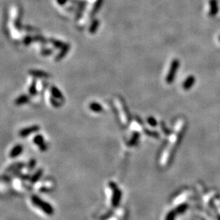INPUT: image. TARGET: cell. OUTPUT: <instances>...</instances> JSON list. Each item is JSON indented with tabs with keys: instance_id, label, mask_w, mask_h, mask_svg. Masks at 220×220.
Wrapping results in <instances>:
<instances>
[{
	"instance_id": "6da1fadb",
	"label": "cell",
	"mask_w": 220,
	"mask_h": 220,
	"mask_svg": "<svg viewBox=\"0 0 220 220\" xmlns=\"http://www.w3.org/2000/svg\"><path fill=\"white\" fill-rule=\"evenodd\" d=\"M32 202L35 205V207H38L44 212L45 214H47L49 216H52V214L55 213V210L52 207V206L47 202L44 201V200L41 199L37 195H33L31 197Z\"/></svg>"
},
{
	"instance_id": "ac0fdd59",
	"label": "cell",
	"mask_w": 220,
	"mask_h": 220,
	"mask_svg": "<svg viewBox=\"0 0 220 220\" xmlns=\"http://www.w3.org/2000/svg\"><path fill=\"white\" fill-rule=\"evenodd\" d=\"M219 41H220V37H219Z\"/></svg>"
},
{
	"instance_id": "e0dca14e",
	"label": "cell",
	"mask_w": 220,
	"mask_h": 220,
	"mask_svg": "<svg viewBox=\"0 0 220 220\" xmlns=\"http://www.w3.org/2000/svg\"><path fill=\"white\" fill-rule=\"evenodd\" d=\"M186 207H187V205H181V206H179V208H178V209H180V210H178V211H179V212H182L185 210Z\"/></svg>"
},
{
	"instance_id": "4fadbf2b",
	"label": "cell",
	"mask_w": 220,
	"mask_h": 220,
	"mask_svg": "<svg viewBox=\"0 0 220 220\" xmlns=\"http://www.w3.org/2000/svg\"><path fill=\"white\" fill-rule=\"evenodd\" d=\"M90 109L94 112H100L102 110V106L97 103H93L90 105Z\"/></svg>"
},
{
	"instance_id": "30bf717a",
	"label": "cell",
	"mask_w": 220,
	"mask_h": 220,
	"mask_svg": "<svg viewBox=\"0 0 220 220\" xmlns=\"http://www.w3.org/2000/svg\"><path fill=\"white\" fill-rule=\"evenodd\" d=\"M114 192V195L113 197V205L114 206H117V205H118L119 202H120L121 193L120 191L117 190V188L115 189Z\"/></svg>"
},
{
	"instance_id": "ba28073f",
	"label": "cell",
	"mask_w": 220,
	"mask_h": 220,
	"mask_svg": "<svg viewBox=\"0 0 220 220\" xmlns=\"http://www.w3.org/2000/svg\"><path fill=\"white\" fill-rule=\"evenodd\" d=\"M194 81H195V79H194V76H189L187 80L184 82V84H183L184 88L186 90L190 88L193 86V84H194Z\"/></svg>"
},
{
	"instance_id": "3957f363",
	"label": "cell",
	"mask_w": 220,
	"mask_h": 220,
	"mask_svg": "<svg viewBox=\"0 0 220 220\" xmlns=\"http://www.w3.org/2000/svg\"><path fill=\"white\" fill-rule=\"evenodd\" d=\"M179 61H178V60L175 59V60L173 61L172 64V65H171L170 70H169L168 75H167V83H171L173 81V79H174V76H175L176 72V71H177L178 67H179Z\"/></svg>"
},
{
	"instance_id": "9a60e30c",
	"label": "cell",
	"mask_w": 220,
	"mask_h": 220,
	"mask_svg": "<svg viewBox=\"0 0 220 220\" xmlns=\"http://www.w3.org/2000/svg\"><path fill=\"white\" fill-rule=\"evenodd\" d=\"M148 122H149V123L152 126H155L157 125V121L155 120V119L153 118H149V119H148Z\"/></svg>"
},
{
	"instance_id": "277c9868",
	"label": "cell",
	"mask_w": 220,
	"mask_h": 220,
	"mask_svg": "<svg viewBox=\"0 0 220 220\" xmlns=\"http://www.w3.org/2000/svg\"><path fill=\"white\" fill-rule=\"evenodd\" d=\"M23 150H24V147H23L22 145H20V144L16 145L11 150L10 157L11 158H17V157L20 155L21 153H22Z\"/></svg>"
},
{
	"instance_id": "5b68a950",
	"label": "cell",
	"mask_w": 220,
	"mask_h": 220,
	"mask_svg": "<svg viewBox=\"0 0 220 220\" xmlns=\"http://www.w3.org/2000/svg\"><path fill=\"white\" fill-rule=\"evenodd\" d=\"M218 12V3L217 0H210V12L211 17L215 16Z\"/></svg>"
},
{
	"instance_id": "8fae6325",
	"label": "cell",
	"mask_w": 220,
	"mask_h": 220,
	"mask_svg": "<svg viewBox=\"0 0 220 220\" xmlns=\"http://www.w3.org/2000/svg\"><path fill=\"white\" fill-rule=\"evenodd\" d=\"M28 101H29L28 96L23 95H21V96L19 97V98L16 100L15 103L17 104V105H22V104L26 103H27Z\"/></svg>"
},
{
	"instance_id": "2e32d148",
	"label": "cell",
	"mask_w": 220,
	"mask_h": 220,
	"mask_svg": "<svg viewBox=\"0 0 220 220\" xmlns=\"http://www.w3.org/2000/svg\"><path fill=\"white\" fill-rule=\"evenodd\" d=\"M174 215H175V214H174V213L173 212H169V214L167 215L166 220H174Z\"/></svg>"
},
{
	"instance_id": "5bb4252c",
	"label": "cell",
	"mask_w": 220,
	"mask_h": 220,
	"mask_svg": "<svg viewBox=\"0 0 220 220\" xmlns=\"http://www.w3.org/2000/svg\"><path fill=\"white\" fill-rule=\"evenodd\" d=\"M36 164H37V161H36L35 159H32L30 160L29 163L27 164V167L30 170H32L35 167Z\"/></svg>"
},
{
	"instance_id": "7a4b0ae2",
	"label": "cell",
	"mask_w": 220,
	"mask_h": 220,
	"mask_svg": "<svg viewBox=\"0 0 220 220\" xmlns=\"http://www.w3.org/2000/svg\"><path fill=\"white\" fill-rule=\"evenodd\" d=\"M39 130H40V127L37 125L29 126V127L21 129L19 132V136L21 138H27V137L30 136V135L38 132Z\"/></svg>"
},
{
	"instance_id": "7c38bea8",
	"label": "cell",
	"mask_w": 220,
	"mask_h": 220,
	"mask_svg": "<svg viewBox=\"0 0 220 220\" xmlns=\"http://www.w3.org/2000/svg\"><path fill=\"white\" fill-rule=\"evenodd\" d=\"M52 95H53V96L55 97V98H59V99L62 98V93H61V92L59 91L57 88L53 87L52 88Z\"/></svg>"
},
{
	"instance_id": "52a82bcc",
	"label": "cell",
	"mask_w": 220,
	"mask_h": 220,
	"mask_svg": "<svg viewBox=\"0 0 220 220\" xmlns=\"http://www.w3.org/2000/svg\"><path fill=\"white\" fill-rule=\"evenodd\" d=\"M24 167V164L21 163H14L13 165H10V167H8L7 169V172H15V171L19 170L22 168Z\"/></svg>"
},
{
	"instance_id": "9c48e42d",
	"label": "cell",
	"mask_w": 220,
	"mask_h": 220,
	"mask_svg": "<svg viewBox=\"0 0 220 220\" xmlns=\"http://www.w3.org/2000/svg\"><path fill=\"white\" fill-rule=\"evenodd\" d=\"M33 142L35 145H38L39 147H40V146L44 145L45 143L44 137H43V136H41V135H37V136L34 137Z\"/></svg>"
},
{
	"instance_id": "8992f818",
	"label": "cell",
	"mask_w": 220,
	"mask_h": 220,
	"mask_svg": "<svg viewBox=\"0 0 220 220\" xmlns=\"http://www.w3.org/2000/svg\"><path fill=\"white\" fill-rule=\"evenodd\" d=\"M43 172H44V171H43L42 169H41V168L38 169L35 172V174L32 176V177L30 178V182H31V183L34 184L38 182V180L40 179V178L41 177V176H42Z\"/></svg>"
}]
</instances>
